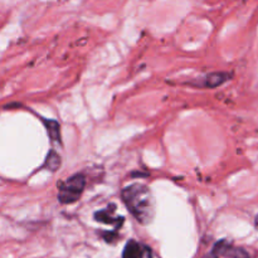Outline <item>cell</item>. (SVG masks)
I'll return each instance as SVG.
<instances>
[{"label":"cell","instance_id":"cell-1","mask_svg":"<svg viewBox=\"0 0 258 258\" xmlns=\"http://www.w3.org/2000/svg\"><path fill=\"white\" fill-rule=\"evenodd\" d=\"M121 197L128 212L139 223L148 226L153 222L155 217V201L148 186L140 183L131 184L123 188Z\"/></svg>","mask_w":258,"mask_h":258},{"label":"cell","instance_id":"cell-2","mask_svg":"<svg viewBox=\"0 0 258 258\" xmlns=\"http://www.w3.org/2000/svg\"><path fill=\"white\" fill-rule=\"evenodd\" d=\"M86 180L82 174H76L66 181L59 184L58 199L63 204H71L77 202L81 198L85 189Z\"/></svg>","mask_w":258,"mask_h":258},{"label":"cell","instance_id":"cell-3","mask_svg":"<svg viewBox=\"0 0 258 258\" xmlns=\"http://www.w3.org/2000/svg\"><path fill=\"white\" fill-rule=\"evenodd\" d=\"M213 258H249L248 252L241 247H236L227 239L217 242L212 251Z\"/></svg>","mask_w":258,"mask_h":258},{"label":"cell","instance_id":"cell-4","mask_svg":"<svg viewBox=\"0 0 258 258\" xmlns=\"http://www.w3.org/2000/svg\"><path fill=\"white\" fill-rule=\"evenodd\" d=\"M116 206L115 204H110L107 208H105L103 211L96 212L95 213V219L101 223L111 224V226H115V229H118L123 223V217H117L115 216Z\"/></svg>","mask_w":258,"mask_h":258},{"label":"cell","instance_id":"cell-5","mask_svg":"<svg viewBox=\"0 0 258 258\" xmlns=\"http://www.w3.org/2000/svg\"><path fill=\"white\" fill-rule=\"evenodd\" d=\"M229 77H231V75L226 72L211 73V75L207 76L206 80H204V86L208 88H216L218 87V86L223 85L224 82H227V81L229 80Z\"/></svg>","mask_w":258,"mask_h":258},{"label":"cell","instance_id":"cell-6","mask_svg":"<svg viewBox=\"0 0 258 258\" xmlns=\"http://www.w3.org/2000/svg\"><path fill=\"white\" fill-rule=\"evenodd\" d=\"M43 123L47 127V133L50 140L55 143H60V126L55 120H43Z\"/></svg>","mask_w":258,"mask_h":258},{"label":"cell","instance_id":"cell-7","mask_svg":"<svg viewBox=\"0 0 258 258\" xmlns=\"http://www.w3.org/2000/svg\"><path fill=\"white\" fill-rule=\"evenodd\" d=\"M140 249L141 244L131 239V241L126 243L125 248H123L122 258H139V256H140Z\"/></svg>","mask_w":258,"mask_h":258},{"label":"cell","instance_id":"cell-8","mask_svg":"<svg viewBox=\"0 0 258 258\" xmlns=\"http://www.w3.org/2000/svg\"><path fill=\"white\" fill-rule=\"evenodd\" d=\"M44 166H45V168L49 169V170H52V171H55V170H58V169H59L60 158L54 150H50L49 153H48L47 159H45Z\"/></svg>","mask_w":258,"mask_h":258},{"label":"cell","instance_id":"cell-9","mask_svg":"<svg viewBox=\"0 0 258 258\" xmlns=\"http://www.w3.org/2000/svg\"><path fill=\"white\" fill-rule=\"evenodd\" d=\"M139 258H154L153 251H151L150 247L145 246V244H141L140 256H139Z\"/></svg>","mask_w":258,"mask_h":258},{"label":"cell","instance_id":"cell-10","mask_svg":"<svg viewBox=\"0 0 258 258\" xmlns=\"http://www.w3.org/2000/svg\"><path fill=\"white\" fill-rule=\"evenodd\" d=\"M103 237H105L106 242H108V243H113V242L117 239V234L113 233V232H107V233H103Z\"/></svg>","mask_w":258,"mask_h":258},{"label":"cell","instance_id":"cell-11","mask_svg":"<svg viewBox=\"0 0 258 258\" xmlns=\"http://www.w3.org/2000/svg\"><path fill=\"white\" fill-rule=\"evenodd\" d=\"M254 226H256L257 231H258V216L256 217V219H254Z\"/></svg>","mask_w":258,"mask_h":258}]
</instances>
